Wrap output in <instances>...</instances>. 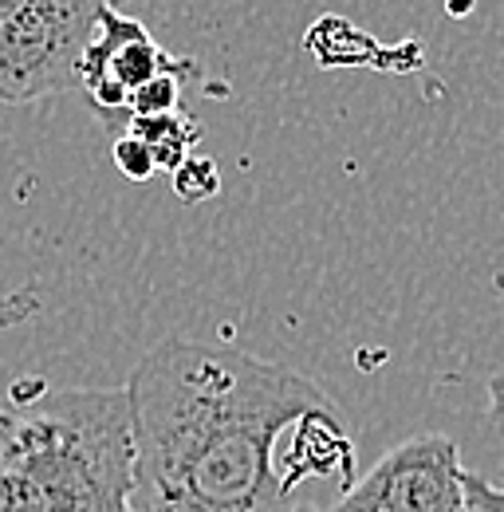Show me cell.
<instances>
[{
	"label": "cell",
	"mask_w": 504,
	"mask_h": 512,
	"mask_svg": "<svg viewBox=\"0 0 504 512\" xmlns=\"http://www.w3.org/2000/svg\"><path fill=\"white\" fill-rule=\"evenodd\" d=\"M130 509L292 512L300 477L276 442L335 402L245 351L162 339L126 379Z\"/></svg>",
	"instance_id": "1"
},
{
	"label": "cell",
	"mask_w": 504,
	"mask_h": 512,
	"mask_svg": "<svg viewBox=\"0 0 504 512\" xmlns=\"http://www.w3.org/2000/svg\"><path fill=\"white\" fill-rule=\"evenodd\" d=\"M0 512H134L123 386L0 406Z\"/></svg>",
	"instance_id": "2"
},
{
	"label": "cell",
	"mask_w": 504,
	"mask_h": 512,
	"mask_svg": "<svg viewBox=\"0 0 504 512\" xmlns=\"http://www.w3.org/2000/svg\"><path fill=\"white\" fill-rule=\"evenodd\" d=\"M115 0H0V103L28 107L79 91L83 52Z\"/></svg>",
	"instance_id": "3"
},
{
	"label": "cell",
	"mask_w": 504,
	"mask_h": 512,
	"mask_svg": "<svg viewBox=\"0 0 504 512\" xmlns=\"http://www.w3.org/2000/svg\"><path fill=\"white\" fill-rule=\"evenodd\" d=\"M158 75H174V79L189 83V79H201V64L189 56L166 52L138 16L119 12V0L107 4L99 12L95 36L83 52L79 91L87 95L95 119L103 123L111 138L126 134L134 95L146 83H154Z\"/></svg>",
	"instance_id": "4"
},
{
	"label": "cell",
	"mask_w": 504,
	"mask_h": 512,
	"mask_svg": "<svg viewBox=\"0 0 504 512\" xmlns=\"http://www.w3.org/2000/svg\"><path fill=\"white\" fill-rule=\"evenodd\" d=\"M327 512H469L461 453L445 434H418L386 449Z\"/></svg>",
	"instance_id": "5"
},
{
	"label": "cell",
	"mask_w": 504,
	"mask_h": 512,
	"mask_svg": "<svg viewBox=\"0 0 504 512\" xmlns=\"http://www.w3.org/2000/svg\"><path fill=\"white\" fill-rule=\"evenodd\" d=\"M126 134H134L150 154H154V166L158 174H174L189 154L197 150L201 142V127L193 123L182 111H170V115H150V119H130Z\"/></svg>",
	"instance_id": "6"
},
{
	"label": "cell",
	"mask_w": 504,
	"mask_h": 512,
	"mask_svg": "<svg viewBox=\"0 0 504 512\" xmlns=\"http://www.w3.org/2000/svg\"><path fill=\"white\" fill-rule=\"evenodd\" d=\"M489 418L504 426V367L489 375ZM465 505L469 512H504V481H489L465 469Z\"/></svg>",
	"instance_id": "7"
},
{
	"label": "cell",
	"mask_w": 504,
	"mask_h": 512,
	"mask_svg": "<svg viewBox=\"0 0 504 512\" xmlns=\"http://www.w3.org/2000/svg\"><path fill=\"white\" fill-rule=\"evenodd\" d=\"M170 178H174V193H178L182 201H189V205H193V201H205L209 193H217V186H221L217 162H213V158H201V154H189Z\"/></svg>",
	"instance_id": "8"
},
{
	"label": "cell",
	"mask_w": 504,
	"mask_h": 512,
	"mask_svg": "<svg viewBox=\"0 0 504 512\" xmlns=\"http://www.w3.org/2000/svg\"><path fill=\"white\" fill-rule=\"evenodd\" d=\"M182 79L174 75H158L154 83H146L134 103H130V119H150V115H170V111H182Z\"/></svg>",
	"instance_id": "9"
},
{
	"label": "cell",
	"mask_w": 504,
	"mask_h": 512,
	"mask_svg": "<svg viewBox=\"0 0 504 512\" xmlns=\"http://www.w3.org/2000/svg\"><path fill=\"white\" fill-rule=\"evenodd\" d=\"M111 158H115L119 174L130 178V182H150V178H158L154 154H150L134 134H119V138H111Z\"/></svg>",
	"instance_id": "10"
},
{
	"label": "cell",
	"mask_w": 504,
	"mask_h": 512,
	"mask_svg": "<svg viewBox=\"0 0 504 512\" xmlns=\"http://www.w3.org/2000/svg\"><path fill=\"white\" fill-rule=\"evenodd\" d=\"M292 512H319V509H315V505H296Z\"/></svg>",
	"instance_id": "11"
}]
</instances>
